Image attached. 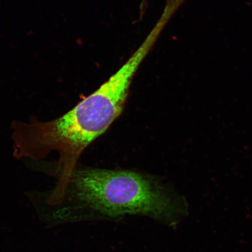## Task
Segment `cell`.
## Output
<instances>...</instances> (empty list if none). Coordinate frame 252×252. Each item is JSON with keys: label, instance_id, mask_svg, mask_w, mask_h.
Returning a JSON list of instances; mask_svg holds the SVG:
<instances>
[{"label": "cell", "instance_id": "obj_1", "mask_svg": "<svg viewBox=\"0 0 252 252\" xmlns=\"http://www.w3.org/2000/svg\"><path fill=\"white\" fill-rule=\"evenodd\" d=\"M143 56L141 53L133 57L98 90L61 117L48 122H14V157L38 160L56 151L58 184L64 185L83 151L121 114Z\"/></svg>", "mask_w": 252, "mask_h": 252}, {"label": "cell", "instance_id": "obj_2", "mask_svg": "<svg viewBox=\"0 0 252 252\" xmlns=\"http://www.w3.org/2000/svg\"><path fill=\"white\" fill-rule=\"evenodd\" d=\"M46 206L57 224L73 220L82 209L110 218L144 215L169 223L182 213L181 201L150 178L99 169H74L64 187L49 192Z\"/></svg>", "mask_w": 252, "mask_h": 252}]
</instances>
